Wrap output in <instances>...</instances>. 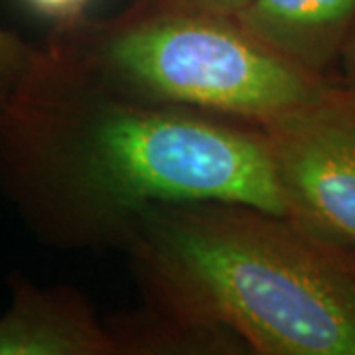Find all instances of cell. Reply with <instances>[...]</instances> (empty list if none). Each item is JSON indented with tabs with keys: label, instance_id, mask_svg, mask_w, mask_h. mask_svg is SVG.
Listing matches in <instances>:
<instances>
[{
	"label": "cell",
	"instance_id": "cell-1",
	"mask_svg": "<svg viewBox=\"0 0 355 355\" xmlns=\"http://www.w3.org/2000/svg\"><path fill=\"white\" fill-rule=\"evenodd\" d=\"M0 190L40 241L69 251L123 249L162 203L286 217L259 125L123 95L48 44L0 103Z\"/></svg>",
	"mask_w": 355,
	"mask_h": 355
},
{
	"label": "cell",
	"instance_id": "cell-2",
	"mask_svg": "<svg viewBox=\"0 0 355 355\" xmlns=\"http://www.w3.org/2000/svg\"><path fill=\"white\" fill-rule=\"evenodd\" d=\"M144 304L247 354L355 355V254L247 203L148 209L123 247Z\"/></svg>",
	"mask_w": 355,
	"mask_h": 355
},
{
	"label": "cell",
	"instance_id": "cell-3",
	"mask_svg": "<svg viewBox=\"0 0 355 355\" xmlns=\"http://www.w3.org/2000/svg\"><path fill=\"white\" fill-rule=\"evenodd\" d=\"M46 44L105 87L265 125L336 83L284 62L237 18L135 0L111 18L51 30Z\"/></svg>",
	"mask_w": 355,
	"mask_h": 355
},
{
	"label": "cell",
	"instance_id": "cell-4",
	"mask_svg": "<svg viewBox=\"0 0 355 355\" xmlns=\"http://www.w3.org/2000/svg\"><path fill=\"white\" fill-rule=\"evenodd\" d=\"M286 217L355 254V95L334 83L320 99L261 125Z\"/></svg>",
	"mask_w": 355,
	"mask_h": 355
},
{
	"label": "cell",
	"instance_id": "cell-5",
	"mask_svg": "<svg viewBox=\"0 0 355 355\" xmlns=\"http://www.w3.org/2000/svg\"><path fill=\"white\" fill-rule=\"evenodd\" d=\"M0 316V355H114L111 334L85 294L69 284L38 286L14 272Z\"/></svg>",
	"mask_w": 355,
	"mask_h": 355
},
{
	"label": "cell",
	"instance_id": "cell-6",
	"mask_svg": "<svg viewBox=\"0 0 355 355\" xmlns=\"http://www.w3.org/2000/svg\"><path fill=\"white\" fill-rule=\"evenodd\" d=\"M235 18L284 62L330 77L355 26V0H249Z\"/></svg>",
	"mask_w": 355,
	"mask_h": 355
},
{
	"label": "cell",
	"instance_id": "cell-7",
	"mask_svg": "<svg viewBox=\"0 0 355 355\" xmlns=\"http://www.w3.org/2000/svg\"><path fill=\"white\" fill-rule=\"evenodd\" d=\"M114 355H239L237 338L217 328L193 324L160 308L142 304L127 314L105 318Z\"/></svg>",
	"mask_w": 355,
	"mask_h": 355
},
{
	"label": "cell",
	"instance_id": "cell-8",
	"mask_svg": "<svg viewBox=\"0 0 355 355\" xmlns=\"http://www.w3.org/2000/svg\"><path fill=\"white\" fill-rule=\"evenodd\" d=\"M36 51L38 46L28 44L18 34L0 26V103L6 101L22 81Z\"/></svg>",
	"mask_w": 355,
	"mask_h": 355
},
{
	"label": "cell",
	"instance_id": "cell-9",
	"mask_svg": "<svg viewBox=\"0 0 355 355\" xmlns=\"http://www.w3.org/2000/svg\"><path fill=\"white\" fill-rule=\"evenodd\" d=\"M24 4L40 18L48 20L51 30H60L87 18L91 0H24Z\"/></svg>",
	"mask_w": 355,
	"mask_h": 355
},
{
	"label": "cell",
	"instance_id": "cell-10",
	"mask_svg": "<svg viewBox=\"0 0 355 355\" xmlns=\"http://www.w3.org/2000/svg\"><path fill=\"white\" fill-rule=\"evenodd\" d=\"M172 6L198 10V12L219 14V16H231L235 18L247 6L249 0H160Z\"/></svg>",
	"mask_w": 355,
	"mask_h": 355
},
{
	"label": "cell",
	"instance_id": "cell-11",
	"mask_svg": "<svg viewBox=\"0 0 355 355\" xmlns=\"http://www.w3.org/2000/svg\"><path fill=\"white\" fill-rule=\"evenodd\" d=\"M340 65H342V85L345 89H349L355 95V26L349 34V38L345 42L340 58Z\"/></svg>",
	"mask_w": 355,
	"mask_h": 355
}]
</instances>
